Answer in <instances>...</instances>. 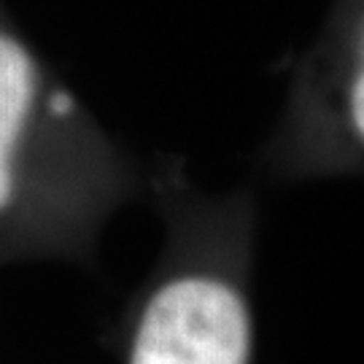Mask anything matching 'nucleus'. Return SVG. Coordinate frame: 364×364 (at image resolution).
<instances>
[{
  "mask_svg": "<svg viewBox=\"0 0 364 364\" xmlns=\"http://www.w3.org/2000/svg\"><path fill=\"white\" fill-rule=\"evenodd\" d=\"M168 246L135 302L124 364H254V195L165 186Z\"/></svg>",
  "mask_w": 364,
  "mask_h": 364,
  "instance_id": "obj_1",
  "label": "nucleus"
},
{
  "mask_svg": "<svg viewBox=\"0 0 364 364\" xmlns=\"http://www.w3.org/2000/svg\"><path fill=\"white\" fill-rule=\"evenodd\" d=\"M267 173L364 176V0L308 68L287 130L267 151Z\"/></svg>",
  "mask_w": 364,
  "mask_h": 364,
  "instance_id": "obj_2",
  "label": "nucleus"
},
{
  "mask_svg": "<svg viewBox=\"0 0 364 364\" xmlns=\"http://www.w3.org/2000/svg\"><path fill=\"white\" fill-rule=\"evenodd\" d=\"M46 114L38 63L22 41L0 33V224H30L41 240H81L100 200L33 170V146Z\"/></svg>",
  "mask_w": 364,
  "mask_h": 364,
  "instance_id": "obj_3",
  "label": "nucleus"
}]
</instances>
